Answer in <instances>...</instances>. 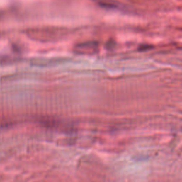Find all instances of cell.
<instances>
[{
    "mask_svg": "<svg viewBox=\"0 0 182 182\" xmlns=\"http://www.w3.org/2000/svg\"><path fill=\"white\" fill-rule=\"evenodd\" d=\"M151 47L152 46H149V45H142V46L139 48V50H140V51H145V50L150 49L149 48Z\"/></svg>",
    "mask_w": 182,
    "mask_h": 182,
    "instance_id": "6da1fadb",
    "label": "cell"
}]
</instances>
